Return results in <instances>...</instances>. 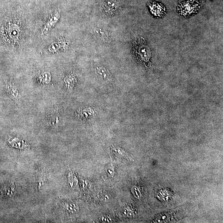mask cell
Here are the masks:
<instances>
[{"mask_svg": "<svg viewBox=\"0 0 223 223\" xmlns=\"http://www.w3.org/2000/svg\"><path fill=\"white\" fill-rule=\"evenodd\" d=\"M131 52L138 62L144 65H149L152 58V53L144 38L140 37L132 43Z\"/></svg>", "mask_w": 223, "mask_h": 223, "instance_id": "cell-1", "label": "cell"}, {"mask_svg": "<svg viewBox=\"0 0 223 223\" xmlns=\"http://www.w3.org/2000/svg\"><path fill=\"white\" fill-rule=\"evenodd\" d=\"M95 72L98 80L103 83L108 84L113 82L111 74L105 67L97 66L95 68Z\"/></svg>", "mask_w": 223, "mask_h": 223, "instance_id": "cell-2", "label": "cell"}, {"mask_svg": "<svg viewBox=\"0 0 223 223\" xmlns=\"http://www.w3.org/2000/svg\"><path fill=\"white\" fill-rule=\"evenodd\" d=\"M119 4L116 0H103L102 8L105 14L112 16L118 11Z\"/></svg>", "mask_w": 223, "mask_h": 223, "instance_id": "cell-3", "label": "cell"}, {"mask_svg": "<svg viewBox=\"0 0 223 223\" xmlns=\"http://www.w3.org/2000/svg\"><path fill=\"white\" fill-rule=\"evenodd\" d=\"M93 36L99 42L107 43L110 41V37L108 32L101 27H95L93 30Z\"/></svg>", "mask_w": 223, "mask_h": 223, "instance_id": "cell-4", "label": "cell"}, {"mask_svg": "<svg viewBox=\"0 0 223 223\" xmlns=\"http://www.w3.org/2000/svg\"><path fill=\"white\" fill-rule=\"evenodd\" d=\"M48 120L51 126L54 127H59V125L62 122L61 116L56 111H54L50 114Z\"/></svg>", "mask_w": 223, "mask_h": 223, "instance_id": "cell-5", "label": "cell"}, {"mask_svg": "<svg viewBox=\"0 0 223 223\" xmlns=\"http://www.w3.org/2000/svg\"><path fill=\"white\" fill-rule=\"evenodd\" d=\"M6 87L8 92L11 94L12 97L15 99L18 98V90L17 88L14 83L11 82H8L6 83Z\"/></svg>", "mask_w": 223, "mask_h": 223, "instance_id": "cell-6", "label": "cell"}, {"mask_svg": "<svg viewBox=\"0 0 223 223\" xmlns=\"http://www.w3.org/2000/svg\"><path fill=\"white\" fill-rule=\"evenodd\" d=\"M113 152L115 154V155H118L119 156L122 157V158H129L128 157V154L124 150L121 148H113Z\"/></svg>", "mask_w": 223, "mask_h": 223, "instance_id": "cell-7", "label": "cell"}, {"mask_svg": "<svg viewBox=\"0 0 223 223\" xmlns=\"http://www.w3.org/2000/svg\"><path fill=\"white\" fill-rule=\"evenodd\" d=\"M11 145L15 144V145H13V146H14L16 147V148H25L23 146L21 145V144H25V143L24 142L22 141L21 140H19V139H15V140H13L11 142Z\"/></svg>", "mask_w": 223, "mask_h": 223, "instance_id": "cell-8", "label": "cell"}]
</instances>
